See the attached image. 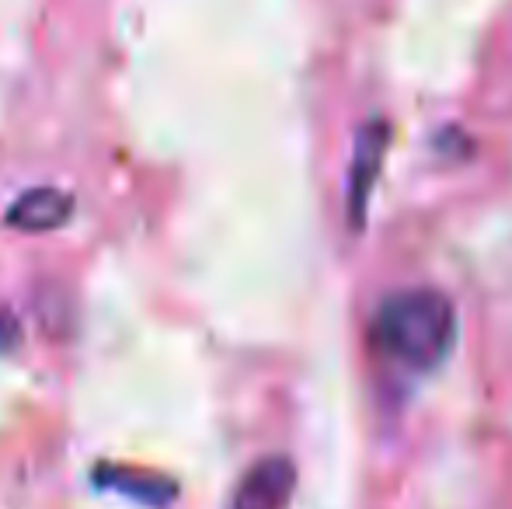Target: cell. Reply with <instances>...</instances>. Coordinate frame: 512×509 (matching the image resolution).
I'll return each instance as SVG.
<instances>
[{
	"label": "cell",
	"instance_id": "cell-3",
	"mask_svg": "<svg viewBox=\"0 0 512 509\" xmlns=\"http://www.w3.org/2000/svg\"><path fill=\"white\" fill-rule=\"evenodd\" d=\"M387 140H391V129H387L384 119H373L356 140V154H352V168H349V196H345L352 227H363L366 220V206H370L373 182H377L380 164H384Z\"/></svg>",
	"mask_w": 512,
	"mask_h": 509
},
{
	"label": "cell",
	"instance_id": "cell-6",
	"mask_svg": "<svg viewBox=\"0 0 512 509\" xmlns=\"http://www.w3.org/2000/svg\"><path fill=\"white\" fill-rule=\"evenodd\" d=\"M18 321L11 318V314H0V353H4V349H14L18 346Z\"/></svg>",
	"mask_w": 512,
	"mask_h": 509
},
{
	"label": "cell",
	"instance_id": "cell-2",
	"mask_svg": "<svg viewBox=\"0 0 512 509\" xmlns=\"http://www.w3.org/2000/svg\"><path fill=\"white\" fill-rule=\"evenodd\" d=\"M293 489H297V468H293L290 457H262L241 478L227 509H286L293 499Z\"/></svg>",
	"mask_w": 512,
	"mask_h": 509
},
{
	"label": "cell",
	"instance_id": "cell-5",
	"mask_svg": "<svg viewBox=\"0 0 512 509\" xmlns=\"http://www.w3.org/2000/svg\"><path fill=\"white\" fill-rule=\"evenodd\" d=\"M98 485H105V489H115L122 492V496H133L136 503H147L154 509L168 506L171 499H175V485L168 482H157V478L150 475H133V471H122V468H98Z\"/></svg>",
	"mask_w": 512,
	"mask_h": 509
},
{
	"label": "cell",
	"instance_id": "cell-1",
	"mask_svg": "<svg viewBox=\"0 0 512 509\" xmlns=\"http://www.w3.org/2000/svg\"><path fill=\"white\" fill-rule=\"evenodd\" d=\"M370 346L398 367L429 374L457 346L453 300L432 286L391 293L373 314Z\"/></svg>",
	"mask_w": 512,
	"mask_h": 509
},
{
	"label": "cell",
	"instance_id": "cell-4",
	"mask_svg": "<svg viewBox=\"0 0 512 509\" xmlns=\"http://www.w3.org/2000/svg\"><path fill=\"white\" fill-rule=\"evenodd\" d=\"M74 213V199L60 189H32L11 206L7 224L25 234H46L63 227Z\"/></svg>",
	"mask_w": 512,
	"mask_h": 509
}]
</instances>
